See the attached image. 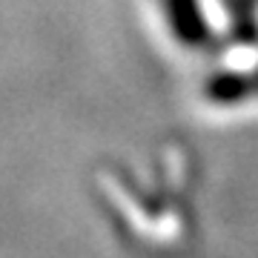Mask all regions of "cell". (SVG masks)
Here are the masks:
<instances>
[{
  "label": "cell",
  "mask_w": 258,
  "mask_h": 258,
  "mask_svg": "<svg viewBox=\"0 0 258 258\" xmlns=\"http://www.w3.org/2000/svg\"><path fill=\"white\" fill-rule=\"evenodd\" d=\"M166 26L184 49H207L212 40L201 0H164Z\"/></svg>",
  "instance_id": "cell-1"
},
{
  "label": "cell",
  "mask_w": 258,
  "mask_h": 258,
  "mask_svg": "<svg viewBox=\"0 0 258 258\" xmlns=\"http://www.w3.org/2000/svg\"><path fill=\"white\" fill-rule=\"evenodd\" d=\"M252 95H255L252 78L244 72H235V69L212 72L204 81V98L210 103H218V106H238V103H244Z\"/></svg>",
  "instance_id": "cell-2"
},
{
  "label": "cell",
  "mask_w": 258,
  "mask_h": 258,
  "mask_svg": "<svg viewBox=\"0 0 258 258\" xmlns=\"http://www.w3.org/2000/svg\"><path fill=\"white\" fill-rule=\"evenodd\" d=\"M230 15V32L238 43H255L258 40V15L255 0H221Z\"/></svg>",
  "instance_id": "cell-3"
},
{
  "label": "cell",
  "mask_w": 258,
  "mask_h": 258,
  "mask_svg": "<svg viewBox=\"0 0 258 258\" xmlns=\"http://www.w3.org/2000/svg\"><path fill=\"white\" fill-rule=\"evenodd\" d=\"M249 78H252V86H255V95H258V63H255V69H252V75H249Z\"/></svg>",
  "instance_id": "cell-4"
}]
</instances>
